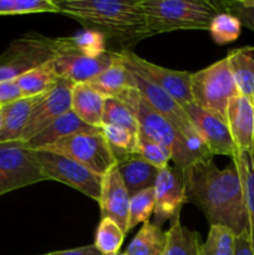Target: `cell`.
I'll list each match as a JSON object with an SVG mask.
<instances>
[{"mask_svg": "<svg viewBox=\"0 0 254 255\" xmlns=\"http://www.w3.org/2000/svg\"><path fill=\"white\" fill-rule=\"evenodd\" d=\"M187 202L198 207L209 226H223L236 236L249 232L241 176L233 161L221 169L213 157L191 164L182 172Z\"/></svg>", "mask_w": 254, "mask_h": 255, "instance_id": "cell-1", "label": "cell"}, {"mask_svg": "<svg viewBox=\"0 0 254 255\" xmlns=\"http://www.w3.org/2000/svg\"><path fill=\"white\" fill-rule=\"evenodd\" d=\"M60 14L121 42L149 37L138 0H56Z\"/></svg>", "mask_w": 254, "mask_h": 255, "instance_id": "cell-2", "label": "cell"}, {"mask_svg": "<svg viewBox=\"0 0 254 255\" xmlns=\"http://www.w3.org/2000/svg\"><path fill=\"white\" fill-rule=\"evenodd\" d=\"M117 99L129 107L138 125L139 133L163 144L172 152V161L179 173L201 159L213 157L206 144L188 141L164 117L154 111L134 89L126 90Z\"/></svg>", "mask_w": 254, "mask_h": 255, "instance_id": "cell-3", "label": "cell"}, {"mask_svg": "<svg viewBox=\"0 0 254 255\" xmlns=\"http://www.w3.org/2000/svg\"><path fill=\"white\" fill-rule=\"evenodd\" d=\"M149 36L177 30H208L222 12L219 2L208 0H138Z\"/></svg>", "mask_w": 254, "mask_h": 255, "instance_id": "cell-4", "label": "cell"}, {"mask_svg": "<svg viewBox=\"0 0 254 255\" xmlns=\"http://www.w3.org/2000/svg\"><path fill=\"white\" fill-rule=\"evenodd\" d=\"M70 50L74 47L69 37H47L37 32H26L12 40L0 55V82L16 80Z\"/></svg>", "mask_w": 254, "mask_h": 255, "instance_id": "cell-5", "label": "cell"}, {"mask_svg": "<svg viewBox=\"0 0 254 255\" xmlns=\"http://www.w3.org/2000/svg\"><path fill=\"white\" fill-rule=\"evenodd\" d=\"M193 104L227 122V107L238 95L227 57L194 72L191 76Z\"/></svg>", "mask_w": 254, "mask_h": 255, "instance_id": "cell-6", "label": "cell"}, {"mask_svg": "<svg viewBox=\"0 0 254 255\" xmlns=\"http://www.w3.org/2000/svg\"><path fill=\"white\" fill-rule=\"evenodd\" d=\"M42 149L69 157L101 177L117 164L116 156L101 128L71 134Z\"/></svg>", "mask_w": 254, "mask_h": 255, "instance_id": "cell-7", "label": "cell"}, {"mask_svg": "<svg viewBox=\"0 0 254 255\" xmlns=\"http://www.w3.org/2000/svg\"><path fill=\"white\" fill-rule=\"evenodd\" d=\"M46 181L35 149L25 142L0 143V197Z\"/></svg>", "mask_w": 254, "mask_h": 255, "instance_id": "cell-8", "label": "cell"}, {"mask_svg": "<svg viewBox=\"0 0 254 255\" xmlns=\"http://www.w3.org/2000/svg\"><path fill=\"white\" fill-rule=\"evenodd\" d=\"M46 181L64 183L99 202L102 177L74 159L47 149H35Z\"/></svg>", "mask_w": 254, "mask_h": 255, "instance_id": "cell-9", "label": "cell"}, {"mask_svg": "<svg viewBox=\"0 0 254 255\" xmlns=\"http://www.w3.org/2000/svg\"><path fill=\"white\" fill-rule=\"evenodd\" d=\"M117 59L134 72L141 75L163 90L164 92L173 97L182 107L188 104H193L191 91V72L178 71L162 67L159 65L149 62L141 56L132 52L131 50H115Z\"/></svg>", "mask_w": 254, "mask_h": 255, "instance_id": "cell-10", "label": "cell"}, {"mask_svg": "<svg viewBox=\"0 0 254 255\" xmlns=\"http://www.w3.org/2000/svg\"><path fill=\"white\" fill-rule=\"evenodd\" d=\"M128 71L129 77H131V87L141 95L142 99L154 111H157L162 117H164L188 141L194 142V143H203L187 112L173 97L169 96L167 92L152 84L151 81L142 77L139 74L134 72L133 70L128 69Z\"/></svg>", "mask_w": 254, "mask_h": 255, "instance_id": "cell-11", "label": "cell"}, {"mask_svg": "<svg viewBox=\"0 0 254 255\" xmlns=\"http://www.w3.org/2000/svg\"><path fill=\"white\" fill-rule=\"evenodd\" d=\"M72 86H74V82L59 79L56 85L42 96L27 121L26 128L21 137L22 142L25 143L29 142L36 134L44 131L55 120L66 112L71 111Z\"/></svg>", "mask_w": 254, "mask_h": 255, "instance_id": "cell-12", "label": "cell"}, {"mask_svg": "<svg viewBox=\"0 0 254 255\" xmlns=\"http://www.w3.org/2000/svg\"><path fill=\"white\" fill-rule=\"evenodd\" d=\"M115 61L116 55L114 51H106L99 57H89L70 50L55 57L50 65L59 79L69 80L74 84H87Z\"/></svg>", "mask_w": 254, "mask_h": 255, "instance_id": "cell-13", "label": "cell"}, {"mask_svg": "<svg viewBox=\"0 0 254 255\" xmlns=\"http://www.w3.org/2000/svg\"><path fill=\"white\" fill-rule=\"evenodd\" d=\"M154 191V222L156 226L162 227L167 221H172L181 213V208L187 202L182 177L178 171L171 167L159 169Z\"/></svg>", "mask_w": 254, "mask_h": 255, "instance_id": "cell-14", "label": "cell"}, {"mask_svg": "<svg viewBox=\"0 0 254 255\" xmlns=\"http://www.w3.org/2000/svg\"><path fill=\"white\" fill-rule=\"evenodd\" d=\"M183 109L212 156L221 154V156H229L233 158L237 148L227 122L204 111L194 104L186 105Z\"/></svg>", "mask_w": 254, "mask_h": 255, "instance_id": "cell-15", "label": "cell"}, {"mask_svg": "<svg viewBox=\"0 0 254 255\" xmlns=\"http://www.w3.org/2000/svg\"><path fill=\"white\" fill-rule=\"evenodd\" d=\"M129 199L131 197L116 164L102 176L101 194L97 203L101 209V218H110L116 222L125 233L128 232Z\"/></svg>", "mask_w": 254, "mask_h": 255, "instance_id": "cell-16", "label": "cell"}, {"mask_svg": "<svg viewBox=\"0 0 254 255\" xmlns=\"http://www.w3.org/2000/svg\"><path fill=\"white\" fill-rule=\"evenodd\" d=\"M227 125L237 151H251L254 147V101L238 94L227 107Z\"/></svg>", "mask_w": 254, "mask_h": 255, "instance_id": "cell-17", "label": "cell"}, {"mask_svg": "<svg viewBox=\"0 0 254 255\" xmlns=\"http://www.w3.org/2000/svg\"><path fill=\"white\" fill-rule=\"evenodd\" d=\"M44 95L24 97L21 100L5 105L0 109L2 115V128L0 132V143L2 142L21 141L27 121Z\"/></svg>", "mask_w": 254, "mask_h": 255, "instance_id": "cell-18", "label": "cell"}, {"mask_svg": "<svg viewBox=\"0 0 254 255\" xmlns=\"http://www.w3.org/2000/svg\"><path fill=\"white\" fill-rule=\"evenodd\" d=\"M117 168L122 177L129 197L143 189L153 188L158 169L147 163L137 153L128 154L117 159Z\"/></svg>", "mask_w": 254, "mask_h": 255, "instance_id": "cell-19", "label": "cell"}, {"mask_svg": "<svg viewBox=\"0 0 254 255\" xmlns=\"http://www.w3.org/2000/svg\"><path fill=\"white\" fill-rule=\"evenodd\" d=\"M106 97L89 84H74L71 91V111L81 121L95 128H101Z\"/></svg>", "mask_w": 254, "mask_h": 255, "instance_id": "cell-20", "label": "cell"}, {"mask_svg": "<svg viewBox=\"0 0 254 255\" xmlns=\"http://www.w3.org/2000/svg\"><path fill=\"white\" fill-rule=\"evenodd\" d=\"M95 127L89 126L84 121H81L74 112L69 111L60 116L57 120H55L44 131H41L34 138L26 142V144L32 149H42L56 143L60 139L71 136V134L84 131H91Z\"/></svg>", "mask_w": 254, "mask_h": 255, "instance_id": "cell-21", "label": "cell"}, {"mask_svg": "<svg viewBox=\"0 0 254 255\" xmlns=\"http://www.w3.org/2000/svg\"><path fill=\"white\" fill-rule=\"evenodd\" d=\"M226 57L238 94L254 101V46L233 49Z\"/></svg>", "mask_w": 254, "mask_h": 255, "instance_id": "cell-22", "label": "cell"}, {"mask_svg": "<svg viewBox=\"0 0 254 255\" xmlns=\"http://www.w3.org/2000/svg\"><path fill=\"white\" fill-rule=\"evenodd\" d=\"M232 161L241 176L248 214L249 236L254 251V147L251 151H237Z\"/></svg>", "mask_w": 254, "mask_h": 255, "instance_id": "cell-23", "label": "cell"}, {"mask_svg": "<svg viewBox=\"0 0 254 255\" xmlns=\"http://www.w3.org/2000/svg\"><path fill=\"white\" fill-rule=\"evenodd\" d=\"M87 84L94 87L102 96L117 99L126 90L131 89V77H129L128 69L116 56V61L114 65L97 75Z\"/></svg>", "mask_w": 254, "mask_h": 255, "instance_id": "cell-24", "label": "cell"}, {"mask_svg": "<svg viewBox=\"0 0 254 255\" xmlns=\"http://www.w3.org/2000/svg\"><path fill=\"white\" fill-rule=\"evenodd\" d=\"M167 233V244L163 255H198L201 236L198 232L182 226L179 214L171 221Z\"/></svg>", "mask_w": 254, "mask_h": 255, "instance_id": "cell-25", "label": "cell"}, {"mask_svg": "<svg viewBox=\"0 0 254 255\" xmlns=\"http://www.w3.org/2000/svg\"><path fill=\"white\" fill-rule=\"evenodd\" d=\"M167 244V233L161 227L146 222L126 249L127 255H163Z\"/></svg>", "mask_w": 254, "mask_h": 255, "instance_id": "cell-26", "label": "cell"}, {"mask_svg": "<svg viewBox=\"0 0 254 255\" xmlns=\"http://www.w3.org/2000/svg\"><path fill=\"white\" fill-rule=\"evenodd\" d=\"M59 77L55 75L51 65L46 64L25 72L16 81L24 97H34L45 95L56 85Z\"/></svg>", "mask_w": 254, "mask_h": 255, "instance_id": "cell-27", "label": "cell"}, {"mask_svg": "<svg viewBox=\"0 0 254 255\" xmlns=\"http://www.w3.org/2000/svg\"><path fill=\"white\" fill-rule=\"evenodd\" d=\"M125 233L121 227L110 218H101L95 234L94 246L102 255L119 253L125 241Z\"/></svg>", "mask_w": 254, "mask_h": 255, "instance_id": "cell-28", "label": "cell"}, {"mask_svg": "<svg viewBox=\"0 0 254 255\" xmlns=\"http://www.w3.org/2000/svg\"><path fill=\"white\" fill-rule=\"evenodd\" d=\"M236 237L227 227L211 226L207 241L199 246L198 255H234Z\"/></svg>", "mask_w": 254, "mask_h": 255, "instance_id": "cell-29", "label": "cell"}, {"mask_svg": "<svg viewBox=\"0 0 254 255\" xmlns=\"http://www.w3.org/2000/svg\"><path fill=\"white\" fill-rule=\"evenodd\" d=\"M102 125H112L138 133V125L129 107L121 100L115 97L105 99Z\"/></svg>", "mask_w": 254, "mask_h": 255, "instance_id": "cell-30", "label": "cell"}, {"mask_svg": "<svg viewBox=\"0 0 254 255\" xmlns=\"http://www.w3.org/2000/svg\"><path fill=\"white\" fill-rule=\"evenodd\" d=\"M101 131L116 156V159L136 153L138 133H134L122 127L112 126V125H102Z\"/></svg>", "mask_w": 254, "mask_h": 255, "instance_id": "cell-31", "label": "cell"}, {"mask_svg": "<svg viewBox=\"0 0 254 255\" xmlns=\"http://www.w3.org/2000/svg\"><path fill=\"white\" fill-rule=\"evenodd\" d=\"M75 51L89 57H99L107 50V39L102 32L92 29H82L69 36Z\"/></svg>", "mask_w": 254, "mask_h": 255, "instance_id": "cell-32", "label": "cell"}, {"mask_svg": "<svg viewBox=\"0 0 254 255\" xmlns=\"http://www.w3.org/2000/svg\"><path fill=\"white\" fill-rule=\"evenodd\" d=\"M208 30L217 45H227L238 39L242 31V24L233 14L222 11L213 17Z\"/></svg>", "mask_w": 254, "mask_h": 255, "instance_id": "cell-33", "label": "cell"}, {"mask_svg": "<svg viewBox=\"0 0 254 255\" xmlns=\"http://www.w3.org/2000/svg\"><path fill=\"white\" fill-rule=\"evenodd\" d=\"M154 211V191L153 188L143 189L133 194L129 199L128 226L127 231L133 229L137 224L149 222Z\"/></svg>", "mask_w": 254, "mask_h": 255, "instance_id": "cell-34", "label": "cell"}, {"mask_svg": "<svg viewBox=\"0 0 254 255\" xmlns=\"http://www.w3.org/2000/svg\"><path fill=\"white\" fill-rule=\"evenodd\" d=\"M136 153L142 157L147 163L156 167L158 171L168 167V162L172 161V152L166 146L148 138L139 132L138 138H137Z\"/></svg>", "mask_w": 254, "mask_h": 255, "instance_id": "cell-35", "label": "cell"}, {"mask_svg": "<svg viewBox=\"0 0 254 255\" xmlns=\"http://www.w3.org/2000/svg\"><path fill=\"white\" fill-rule=\"evenodd\" d=\"M59 12L54 0H0V15Z\"/></svg>", "mask_w": 254, "mask_h": 255, "instance_id": "cell-36", "label": "cell"}, {"mask_svg": "<svg viewBox=\"0 0 254 255\" xmlns=\"http://www.w3.org/2000/svg\"><path fill=\"white\" fill-rule=\"evenodd\" d=\"M222 10H226L227 12H231L234 16L238 17L242 26L248 27L249 30L254 32V9H248L239 4L238 0H231V1H221Z\"/></svg>", "mask_w": 254, "mask_h": 255, "instance_id": "cell-37", "label": "cell"}, {"mask_svg": "<svg viewBox=\"0 0 254 255\" xmlns=\"http://www.w3.org/2000/svg\"><path fill=\"white\" fill-rule=\"evenodd\" d=\"M21 99H24V95H22L16 80L0 82V106L2 107Z\"/></svg>", "mask_w": 254, "mask_h": 255, "instance_id": "cell-38", "label": "cell"}, {"mask_svg": "<svg viewBox=\"0 0 254 255\" xmlns=\"http://www.w3.org/2000/svg\"><path fill=\"white\" fill-rule=\"evenodd\" d=\"M234 255H254L249 232L236 237V254Z\"/></svg>", "mask_w": 254, "mask_h": 255, "instance_id": "cell-39", "label": "cell"}, {"mask_svg": "<svg viewBox=\"0 0 254 255\" xmlns=\"http://www.w3.org/2000/svg\"><path fill=\"white\" fill-rule=\"evenodd\" d=\"M42 255H102L95 248L94 244L85 247H79V248H72V249H65V251H57L51 252V253H46Z\"/></svg>", "mask_w": 254, "mask_h": 255, "instance_id": "cell-40", "label": "cell"}, {"mask_svg": "<svg viewBox=\"0 0 254 255\" xmlns=\"http://www.w3.org/2000/svg\"><path fill=\"white\" fill-rule=\"evenodd\" d=\"M239 4L248 9H254V0H238Z\"/></svg>", "mask_w": 254, "mask_h": 255, "instance_id": "cell-41", "label": "cell"}, {"mask_svg": "<svg viewBox=\"0 0 254 255\" xmlns=\"http://www.w3.org/2000/svg\"><path fill=\"white\" fill-rule=\"evenodd\" d=\"M1 128H2V115H1V111H0V132H1Z\"/></svg>", "mask_w": 254, "mask_h": 255, "instance_id": "cell-42", "label": "cell"}, {"mask_svg": "<svg viewBox=\"0 0 254 255\" xmlns=\"http://www.w3.org/2000/svg\"><path fill=\"white\" fill-rule=\"evenodd\" d=\"M115 255H127L126 253H117V254H115Z\"/></svg>", "mask_w": 254, "mask_h": 255, "instance_id": "cell-43", "label": "cell"}, {"mask_svg": "<svg viewBox=\"0 0 254 255\" xmlns=\"http://www.w3.org/2000/svg\"><path fill=\"white\" fill-rule=\"evenodd\" d=\"M0 109H1V106H0Z\"/></svg>", "mask_w": 254, "mask_h": 255, "instance_id": "cell-44", "label": "cell"}]
</instances>
